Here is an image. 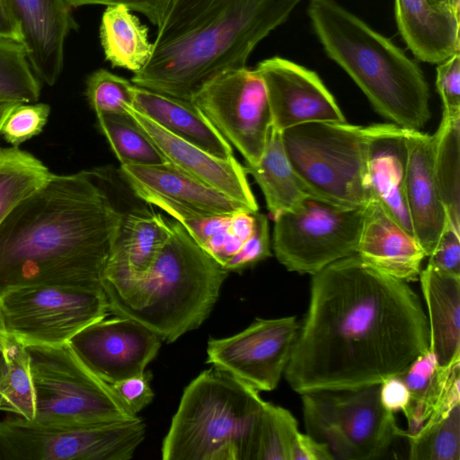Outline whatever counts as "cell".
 Masks as SVG:
<instances>
[{
	"label": "cell",
	"instance_id": "cell-22",
	"mask_svg": "<svg viewBox=\"0 0 460 460\" xmlns=\"http://www.w3.org/2000/svg\"><path fill=\"white\" fill-rule=\"evenodd\" d=\"M119 171L134 194L142 200L148 197H161L212 216L231 215L238 210L250 211L243 204L171 164L120 165Z\"/></svg>",
	"mask_w": 460,
	"mask_h": 460
},
{
	"label": "cell",
	"instance_id": "cell-38",
	"mask_svg": "<svg viewBox=\"0 0 460 460\" xmlns=\"http://www.w3.org/2000/svg\"><path fill=\"white\" fill-rule=\"evenodd\" d=\"M144 201L169 214L202 249L215 234L229 228L232 214L206 215L161 197H148Z\"/></svg>",
	"mask_w": 460,
	"mask_h": 460
},
{
	"label": "cell",
	"instance_id": "cell-26",
	"mask_svg": "<svg viewBox=\"0 0 460 460\" xmlns=\"http://www.w3.org/2000/svg\"><path fill=\"white\" fill-rule=\"evenodd\" d=\"M419 279L427 307L429 350L438 367H450L460 362V276L428 264Z\"/></svg>",
	"mask_w": 460,
	"mask_h": 460
},
{
	"label": "cell",
	"instance_id": "cell-35",
	"mask_svg": "<svg viewBox=\"0 0 460 460\" xmlns=\"http://www.w3.org/2000/svg\"><path fill=\"white\" fill-rule=\"evenodd\" d=\"M40 94L24 45L0 37V101L36 102Z\"/></svg>",
	"mask_w": 460,
	"mask_h": 460
},
{
	"label": "cell",
	"instance_id": "cell-49",
	"mask_svg": "<svg viewBox=\"0 0 460 460\" xmlns=\"http://www.w3.org/2000/svg\"><path fill=\"white\" fill-rule=\"evenodd\" d=\"M9 342V335L7 334L4 320L0 309V381L4 376L7 369V347Z\"/></svg>",
	"mask_w": 460,
	"mask_h": 460
},
{
	"label": "cell",
	"instance_id": "cell-44",
	"mask_svg": "<svg viewBox=\"0 0 460 460\" xmlns=\"http://www.w3.org/2000/svg\"><path fill=\"white\" fill-rule=\"evenodd\" d=\"M72 7L89 4L124 5L130 11L145 15L151 23L158 26L171 0H65Z\"/></svg>",
	"mask_w": 460,
	"mask_h": 460
},
{
	"label": "cell",
	"instance_id": "cell-48",
	"mask_svg": "<svg viewBox=\"0 0 460 460\" xmlns=\"http://www.w3.org/2000/svg\"><path fill=\"white\" fill-rule=\"evenodd\" d=\"M254 228V212L238 210L231 215L229 231L243 243L251 236Z\"/></svg>",
	"mask_w": 460,
	"mask_h": 460
},
{
	"label": "cell",
	"instance_id": "cell-43",
	"mask_svg": "<svg viewBox=\"0 0 460 460\" xmlns=\"http://www.w3.org/2000/svg\"><path fill=\"white\" fill-rule=\"evenodd\" d=\"M428 264L444 272L460 276V233L447 221Z\"/></svg>",
	"mask_w": 460,
	"mask_h": 460
},
{
	"label": "cell",
	"instance_id": "cell-46",
	"mask_svg": "<svg viewBox=\"0 0 460 460\" xmlns=\"http://www.w3.org/2000/svg\"><path fill=\"white\" fill-rule=\"evenodd\" d=\"M289 460H333L327 447L308 434L297 432L290 448Z\"/></svg>",
	"mask_w": 460,
	"mask_h": 460
},
{
	"label": "cell",
	"instance_id": "cell-32",
	"mask_svg": "<svg viewBox=\"0 0 460 460\" xmlns=\"http://www.w3.org/2000/svg\"><path fill=\"white\" fill-rule=\"evenodd\" d=\"M98 125L120 165L169 164L149 137L128 113L96 114Z\"/></svg>",
	"mask_w": 460,
	"mask_h": 460
},
{
	"label": "cell",
	"instance_id": "cell-41",
	"mask_svg": "<svg viewBox=\"0 0 460 460\" xmlns=\"http://www.w3.org/2000/svg\"><path fill=\"white\" fill-rule=\"evenodd\" d=\"M436 87L443 104V115L460 114V50L438 64Z\"/></svg>",
	"mask_w": 460,
	"mask_h": 460
},
{
	"label": "cell",
	"instance_id": "cell-9",
	"mask_svg": "<svg viewBox=\"0 0 460 460\" xmlns=\"http://www.w3.org/2000/svg\"><path fill=\"white\" fill-rule=\"evenodd\" d=\"M146 433L139 417L85 424L7 418L0 420V460H129Z\"/></svg>",
	"mask_w": 460,
	"mask_h": 460
},
{
	"label": "cell",
	"instance_id": "cell-12",
	"mask_svg": "<svg viewBox=\"0 0 460 460\" xmlns=\"http://www.w3.org/2000/svg\"><path fill=\"white\" fill-rule=\"evenodd\" d=\"M243 156L255 164L264 152L273 126L265 84L245 66L225 71L201 87L190 100Z\"/></svg>",
	"mask_w": 460,
	"mask_h": 460
},
{
	"label": "cell",
	"instance_id": "cell-51",
	"mask_svg": "<svg viewBox=\"0 0 460 460\" xmlns=\"http://www.w3.org/2000/svg\"><path fill=\"white\" fill-rule=\"evenodd\" d=\"M430 3L436 5H442V6H453L458 10H460V7L457 6L454 0H429Z\"/></svg>",
	"mask_w": 460,
	"mask_h": 460
},
{
	"label": "cell",
	"instance_id": "cell-27",
	"mask_svg": "<svg viewBox=\"0 0 460 460\" xmlns=\"http://www.w3.org/2000/svg\"><path fill=\"white\" fill-rule=\"evenodd\" d=\"M244 169L261 188L273 219L314 197L294 171L283 146L281 132L273 126L262 156L255 164L245 163Z\"/></svg>",
	"mask_w": 460,
	"mask_h": 460
},
{
	"label": "cell",
	"instance_id": "cell-10",
	"mask_svg": "<svg viewBox=\"0 0 460 460\" xmlns=\"http://www.w3.org/2000/svg\"><path fill=\"white\" fill-rule=\"evenodd\" d=\"M366 208L309 197L274 218L275 256L289 271L314 275L356 254Z\"/></svg>",
	"mask_w": 460,
	"mask_h": 460
},
{
	"label": "cell",
	"instance_id": "cell-50",
	"mask_svg": "<svg viewBox=\"0 0 460 460\" xmlns=\"http://www.w3.org/2000/svg\"><path fill=\"white\" fill-rule=\"evenodd\" d=\"M18 103L20 102L14 101H0V132L2 126L5 119L7 118L8 114Z\"/></svg>",
	"mask_w": 460,
	"mask_h": 460
},
{
	"label": "cell",
	"instance_id": "cell-5",
	"mask_svg": "<svg viewBox=\"0 0 460 460\" xmlns=\"http://www.w3.org/2000/svg\"><path fill=\"white\" fill-rule=\"evenodd\" d=\"M307 13L327 56L380 115L403 128L425 127L431 117L429 88L412 59L335 0H309Z\"/></svg>",
	"mask_w": 460,
	"mask_h": 460
},
{
	"label": "cell",
	"instance_id": "cell-20",
	"mask_svg": "<svg viewBox=\"0 0 460 460\" xmlns=\"http://www.w3.org/2000/svg\"><path fill=\"white\" fill-rule=\"evenodd\" d=\"M357 255L376 270L405 282L415 281L427 257L414 235L376 200L365 208Z\"/></svg>",
	"mask_w": 460,
	"mask_h": 460
},
{
	"label": "cell",
	"instance_id": "cell-13",
	"mask_svg": "<svg viewBox=\"0 0 460 460\" xmlns=\"http://www.w3.org/2000/svg\"><path fill=\"white\" fill-rule=\"evenodd\" d=\"M296 316L256 319L240 332L208 341L206 363L259 392L274 390L299 331Z\"/></svg>",
	"mask_w": 460,
	"mask_h": 460
},
{
	"label": "cell",
	"instance_id": "cell-16",
	"mask_svg": "<svg viewBox=\"0 0 460 460\" xmlns=\"http://www.w3.org/2000/svg\"><path fill=\"white\" fill-rule=\"evenodd\" d=\"M127 112L169 164L243 204L251 212L258 211V203L248 182L244 166L234 155L228 159L216 157L163 129L133 107H128Z\"/></svg>",
	"mask_w": 460,
	"mask_h": 460
},
{
	"label": "cell",
	"instance_id": "cell-15",
	"mask_svg": "<svg viewBox=\"0 0 460 460\" xmlns=\"http://www.w3.org/2000/svg\"><path fill=\"white\" fill-rule=\"evenodd\" d=\"M255 69L265 84L273 127L279 131L309 122L346 121L314 71L277 56L261 61Z\"/></svg>",
	"mask_w": 460,
	"mask_h": 460
},
{
	"label": "cell",
	"instance_id": "cell-8",
	"mask_svg": "<svg viewBox=\"0 0 460 460\" xmlns=\"http://www.w3.org/2000/svg\"><path fill=\"white\" fill-rule=\"evenodd\" d=\"M26 349L35 395L33 421L85 424L138 418L80 360L68 342Z\"/></svg>",
	"mask_w": 460,
	"mask_h": 460
},
{
	"label": "cell",
	"instance_id": "cell-28",
	"mask_svg": "<svg viewBox=\"0 0 460 460\" xmlns=\"http://www.w3.org/2000/svg\"><path fill=\"white\" fill-rule=\"evenodd\" d=\"M100 40L105 58L112 66L134 74L145 66L152 54L148 29L124 5L106 6L101 21Z\"/></svg>",
	"mask_w": 460,
	"mask_h": 460
},
{
	"label": "cell",
	"instance_id": "cell-37",
	"mask_svg": "<svg viewBox=\"0 0 460 460\" xmlns=\"http://www.w3.org/2000/svg\"><path fill=\"white\" fill-rule=\"evenodd\" d=\"M134 87L128 80L101 68L88 76L85 94L96 114L126 113L133 107Z\"/></svg>",
	"mask_w": 460,
	"mask_h": 460
},
{
	"label": "cell",
	"instance_id": "cell-21",
	"mask_svg": "<svg viewBox=\"0 0 460 460\" xmlns=\"http://www.w3.org/2000/svg\"><path fill=\"white\" fill-rule=\"evenodd\" d=\"M381 384L357 390L333 391L337 419L351 444L357 460L383 456L402 429L394 412L380 399Z\"/></svg>",
	"mask_w": 460,
	"mask_h": 460
},
{
	"label": "cell",
	"instance_id": "cell-39",
	"mask_svg": "<svg viewBox=\"0 0 460 460\" xmlns=\"http://www.w3.org/2000/svg\"><path fill=\"white\" fill-rule=\"evenodd\" d=\"M49 113L47 103L20 102L8 114L0 134L6 142L18 146L42 132Z\"/></svg>",
	"mask_w": 460,
	"mask_h": 460
},
{
	"label": "cell",
	"instance_id": "cell-4",
	"mask_svg": "<svg viewBox=\"0 0 460 460\" xmlns=\"http://www.w3.org/2000/svg\"><path fill=\"white\" fill-rule=\"evenodd\" d=\"M150 269L143 275L103 283L109 311L134 319L172 343L199 328L217 303L228 271L176 220Z\"/></svg>",
	"mask_w": 460,
	"mask_h": 460
},
{
	"label": "cell",
	"instance_id": "cell-24",
	"mask_svg": "<svg viewBox=\"0 0 460 460\" xmlns=\"http://www.w3.org/2000/svg\"><path fill=\"white\" fill-rule=\"evenodd\" d=\"M171 232L170 220L146 208L123 213L103 283L137 278L152 266Z\"/></svg>",
	"mask_w": 460,
	"mask_h": 460
},
{
	"label": "cell",
	"instance_id": "cell-47",
	"mask_svg": "<svg viewBox=\"0 0 460 460\" xmlns=\"http://www.w3.org/2000/svg\"><path fill=\"white\" fill-rule=\"evenodd\" d=\"M0 37L22 42V32L10 0H0Z\"/></svg>",
	"mask_w": 460,
	"mask_h": 460
},
{
	"label": "cell",
	"instance_id": "cell-52",
	"mask_svg": "<svg viewBox=\"0 0 460 460\" xmlns=\"http://www.w3.org/2000/svg\"><path fill=\"white\" fill-rule=\"evenodd\" d=\"M455 4L460 7V0H454Z\"/></svg>",
	"mask_w": 460,
	"mask_h": 460
},
{
	"label": "cell",
	"instance_id": "cell-18",
	"mask_svg": "<svg viewBox=\"0 0 460 460\" xmlns=\"http://www.w3.org/2000/svg\"><path fill=\"white\" fill-rule=\"evenodd\" d=\"M408 130L393 123L365 127L366 166L372 199L413 235L404 193Z\"/></svg>",
	"mask_w": 460,
	"mask_h": 460
},
{
	"label": "cell",
	"instance_id": "cell-40",
	"mask_svg": "<svg viewBox=\"0 0 460 460\" xmlns=\"http://www.w3.org/2000/svg\"><path fill=\"white\" fill-rule=\"evenodd\" d=\"M271 255L269 222L266 215L254 212V228L239 252L225 265L229 271H241Z\"/></svg>",
	"mask_w": 460,
	"mask_h": 460
},
{
	"label": "cell",
	"instance_id": "cell-42",
	"mask_svg": "<svg viewBox=\"0 0 460 460\" xmlns=\"http://www.w3.org/2000/svg\"><path fill=\"white\" fill-rule=\"evenodd\" d=\"M152 375L146 370L136 376L115 382L111 389L120 402L134 414L137 415L154 399V392L150 385Z\"/></svg>",
	"mask_w": 460,
	"mask_h": 460
},
{
	"label": "cell",
	"instance_id": "cell-14",
	"mask_svg": "<svg viewBox=\"0 0 460 460\" xmlns=\"http://www.w3.org/2000/svg\"><path fill=\"white\" fill-rule=\"evenodd\" d=\"M161 341L141 323L115 315L87 325L68 344L95 376L111 385L144 373L157 356Z\"/></svg>",
	"mask_w": 460,
	"mask_h": 460
},
{
	"label": "cell",
	"instance_id": "cell-19",
	"mask_svg": "<svg viewBox=\"0 0 460 460\" xmlns=\"http://www.w3.org/2000/svg\"><path fill=\"white\" fill-rule=\"evenodd\" d=\"M408 147L405 200L412 234L428 257L447 221L434 174V137L409 129Z\"/></svg>",
	"mask_w": 460,
	"mask_h": 460
},
{
	"label": "cell",
	"instance_id": "cell-2",
	"mask_svg": "<svg viewBox=\"0 0 460 460\" xmlns=\"http://www.w3.org/2000/svg\"><path fill=\"white\" fill-rule=\"evenodd\" d=\"M96 181L89 171L53 173L2 222L0 296L30 286L102 288L123 213Z\"/></svg>",
	"mask_w": 460,
	"mask_h": 460
},
{
	"label": "cell",
	"instance_id": "cell-3",
	"mask_svg": "<svg viewBox=\"0 0 460 460\" xmlns=\"http://www.w3.org/2000/svg\"><path fill=\"white\" fill-rule=\"evenodd\" d=\"M302 0H171L152 54L131 82L191 100L219 74L246 66L255 47Z\"/></svg>",
	"mask_w": 460,
	"mask_h": 460
},
{
	"label": "cell",
	"instance_id": "cell-31",
	"mask_svg": "<svg viewBox=\"0 0 460 460\" xmlns=\"http://www.w3.org/2000/svg\"><path fill=\"white\" fill-rule=\"evenodd\" d=\"M407 439L411 460H460V402L433 412Z\"/></svg>",
	"mask_w": 460,
	"mask_h": 460
},
{
	"label": "cell",
	"instance_id": "cell-29",
	"mask_svg": "<svg viewBox=\"0 0 460 460\" xmlns=\"http://www.w3.org/2000/svg\"><path fill=\"white\" fill-rule=\"evenodd\" d=\"M434 137V174L447 221L460 233V114L442 116Z\"/></svg>",
	"mask_w": 460,
	"mask_h": 460
},
{
	"label": "cell",
	"instance_id": "cell-36",
	"mask_svg": "<svg viewBox=\"0 0 460 460\" xmlns=\"http://www.w3.org/2000/svg\"><path fill=\"white\" fill-rule=\"evenodd\" d=\"M297 421L285 408L266 402L261 413L254 460H289Z\"/></svg>",
	"mask_w": 460,
	"mask_h": 460
},
{
	"label": "cell",
	"instance_id": "cell-1",
	"mask_svg": "<svg viewBox=\"0 0 460 460\" xmlns=\"http://www.w3.org/2000/svg\"><path fill=\"white\" fill-rule=\"evenodd\" d=\"M312 276L308 310L284 372L296 393L381 384L429 350L427 316L408 282L357 254Z\"/></svg>",
	"mask_w": 460,
	"mask_h": 460
},
{
	"label": "cell",
	"instance_id": "cell-34",
	"mask_svg": "<svg viewBox=\"0 0 460 460\" xmlns=\"http://www.w3.org/2000/svg\"><path fill=\"white\" fill-rule=\"evenodd\" d=\"M7 369L0 381V411L35 418V395L26 347L9 336Z\"/></svg>",
	"mask_w": 460,
	"mask_h": 460
},
{
	"label": "cell",
	"instance_id": "cell-11",
	"mask_svg": "<svg viewBox=\"0 0 460 460\" xmlns=\"http://www.w3.org/2000/svg\"><path fill=\"white\" fill-rule=\"evenodd\" d=\"M7 334L26 346H55L105 318L109 305L102 288L30 286L0 296Z\"/></svg>",
	"mask_w": 460,
	"mask_h": 460
},
{
	"label": "cell",
	"instance_id": "cell-7",
	"mask_svg": "<svg viewBox=\"0 0 460 460\" xmlns=\"http://www.w3.org/2000/svg\"><path fill=\"white\" fill-rule=\"evenodd\" d=\"M286 155L312 196L346 208H366L372 195L365 127L309 122L281 131Z\"/></svg>",
	"mask_w": 460,
	"mask_h": 460
},
{
	"label": "cell",
	"instance_id": "cell-23",
	"mask_svg": "<svg viewBox=\"0 0 460 460\" xmlns=\"http://www.w3.org/2000/svg\"><path fill=\"white\" fill-rule=\"evenodd\" d=\"M460 10L429 0H394L399 32L420 61L439 64L460 50Z\"/></svg>",
	"mask_w": 460,
	"mask_h": 460
},
{
	"label": "cell",
	"instance_id": "cell-25",
	"mask_svg": "<svg viewBox=\"0 0 460 460\" xmlns=\"http://www.w3.org/2000/svg\"><path fill=\"white\" fill-rule=\"evenodd\" d=\"M133 108L172 135L216 157L234 155L232 146L190 100L135 85Z\"/></svg>",
	"mask_w": 460,
	"mask_h": 460
},
{
	"label": "cell",
	"instance_id": "cell-33",
	"mask_svg": "<svg viewBox=\"0 0 460 460\" xmlns=\"http://www.w3.org/2000/svg\"><path fill=\"white\" fill-rule=\"evenodd\" d=\"M306 434L325 445L332 459L357 460L355 451L339 424L333 391L302 394Z\"/></svg>",
	"mask_w": 460,
	"mask_h": 460
},
{
	"label": "cell",
	"instance_id": "cell-6",
	"mask_svg": "<svg viewBox=\"0 0 460 460\" xmlns=\"http://www.w3.org/2000/svg\"><path fill=\"white\" fill-rule=\"evenodd\" d=\"M266 401L260 392L217 369L184 389L162 443L164 460H254Z\"/></svg>",
	"mask_w": 460,
	"mask_h": 460
},
{
	"label": "cell",
	"instance_id": "cell-17",
	"mask_svg": "<svg viewBox=\"0 0 460 460\" xmlns=\"http://www.w3.org/2000/svg\"><path fill=\"white\" fill-rule=\"evenodd\" d=\"M10 2L33 72L46 84H55L64 66L65 40L77 28L71 7L65 0Z\"/></svg>",
	"mask_w": 460,
	"mask_h": 460
},
{
	"label": "cell",
	"instance_id": "cell-45",
	"mask_svg": "<svg viewBox=\"0 0 460 460\" xmlns=\"http://www.w3.org/2000/svg\"><path fill=\"white\" fill-rule=\"evenodd\" d=\"M380 399L387 410L403 412L409 404L410 394L402 378L396 376L381 383Z\"/></svg>",
	"mask_w": 460,
	"mask_h": 460
},
{
	"label": "cell",
	"instance_id": "cell-30",
	"mask_svg": "<svg viewBox=\"0 0 460 460\" xmlns=\"http://www.w3.org/2000/svg\"><path fill=\"white\" fill-rule=\"evenodd\" d=\"M49 169L31 153L0 147V225L17 205L45 185Z\"/></svg>",
	"mask_w": 460,
	"mask_h": 460
}]
</instances>
